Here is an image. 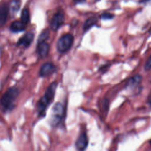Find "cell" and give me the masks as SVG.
I'll return each mask as SVG.
<instances>
[{
  "label": "cell",
  "instance_id": "obj_1",
  "mask_svg": "<svg viewBox=\"0 0 151 151\" xmlns=\"http://www.w3.org/2000/svg\"><path fill=\"white\" fill-rule=\"evenodd\" d=\"M57 87V83L56 82L51 83L47 87L44 94L38 101L37 104V111L40 118L45 116L46 110L48 106L53 101Z\"/></svg>",
  "mask_w": 151,
  "mask_h": 151
},
{
  "label": "cell",
  "instance_id": "obj_2",
  "mask_svg": "<svg viewBox=\"0 0 151 151\" xmlns=\"http://www.w3.org/2000/svg\"><path fill=\"white\" fill-rule=\"evenodd\" d=\"M18 95L19 90L15 87H11L6 91L0 100L1 106L4 111H9L14 109Z\"/></svg>",
  "mask_w": 151,
  "mask_h": 151
},
{
  "label": "cell",
  "instance_id": "obj_3",
  "mask_svg": "<svg viewBox=\"0 0 151 151\" xmlns=\"http://www.w3.org/2000/svg\"><path fill=\"white\" fill-rule=\"evenodd\" d=\"M64 109L63 105L60 103H56L51 110L50 119L51 125L54 127L58 126L64 118Z\"/></svg>",
  "mask_w": 151,
  "mask_h": 151
},
{
  "label": "cell",
  "instance_id": "obj_4",
  "mask_svg": "<svg viewBox=\"0 0 151 151\" xmlns=\"http://www.w3.org/2000/svg\"><path fill=\"white\" fill-rule=\"evenodd\" d=\"M74 42V37L72 34L67 33L62 35L57 41V49L60 53H65L71 48Z\"/></svg>",
  "mask_w": 151,
  "mask_h": 151
},
{
  "label": "cell",
  "instance_id": "obj_5",
  "mask_svg": "<svg viewBox=\"0 0 151 151\" xmlns=\"http://www.w3.org/2000/svg\"><path fill=\"white\" fill-rule=\"evenodd\" d=\"M64 22V15L62 11H58L52 17L50 22V27L53 31L58 30Z\"/></svg>",
  "mask_w": 151,
  "mask_h": 151
},
{
  "label": "cell",
  "instance_id": "obj_6",
  "mask_svg": "<svg viewBox=\"0 0 151 151\" xmlns=\"http://www.w3.org/2000/svg\"><path fill=\"white\" fill-rule=\"evenodd\" d=\"M57 68L52 63H45L40 67L39 75L41 77H45L51 76L56 71Z\"/></svg>",
  "mask_w": 151,
  "mask_h": 151
},
{
  "label": "cell",
  "instance_id": "obj_7",
  "mask_svg": "<svg viewBox=\"0 0 151 151\" xmlns=\"http://www.w3.org/2000/svg\"><path fill=\"white\" fill-rule=\"evenodd\" d=\"M34 38V34L32 32H28L20 37L18 40L17 46H22L24 48H28L32 44Z\"/></svg>",
  "mask_w": 151,
  "mask_h": 151
},
{
  "label": "cell",
  "instance_id": "obj_8",
  "mask_svg": "<svg viewBox=\"0 0 151 151\" xmlns=\"http://www.w3.org/2000/svg\"><path fill=\"white\" fill-rule=\"evenodd\" d=\"M88 140L86 133H81L76 142V147L78 151H84L88 146Z\"/></svg>",
  "mask_w": 151,
  "mask_h": 151
},
{
  "label": "cell",
  "instance_id": "obj_9",
  "mask_svg": "<svg viewBox=\"0 0 151 151\" xmlns=\"http://www.w3.org/2000/svg\"><path fill=\"white\" fill-rule=\"evenodd\" d=\"M9 14V5L2 4L0 5V27H3L7 21Z\"/></svg>",
  "mask_w": 151,
  "mask_h": 151
},
{
  "label": "cell",
  "instance_id": "obj_10",
  "mask_svg": "<svg viewBox=\"0 0 151 151\" xmlns=\"http://www.w3.org/2000/svg\"><path fill=\"white\" fill-rule=\"evenodd\" d=\"M49 51L50 45L46 41L37 43V52L40 58H43L46 57L48 55Z\"/></svg>",
  "mask_w": 151,
  "mask_h": 151
},
{
  "label": "cell",
  "instance_id": "obj_11",
  "mask_svg": "<svg viewBox=\"0 0 151 151\" xmlns=\"http://www.w3.org/2000/svg\"><path fill=\"white\" fill-rule=\"evenodd\" d=\"M25 29V24L21 22V21H13L9 27V29L11 32L18 33L24 31Z\"/></svg>",
  "mask_w": 151,
  "mask_h": 151
},
{
  "label": "cell",
  "instance_id": "obj_12",
  "mask_svg": "<svg viewBox=\"0 0 151 151\" xmlns=\"http://www.w3.org/2000/svg\"><path fill=\"white\" fill-rule=\"evenodd\" d=\"M97 22V18L96 17H91L88 18L86 20L83 24V29L84 31H87L90 28H91L93 26L96 24Z\"/></svg>",
  "mask_w": 151,
  "mask_h": 151
},
{
  "label": "cell",
  "instance_id": "obj_13",
  "mask_svg": "<svg viewBox=\"0 0 151 151\" xmlns=\"http://www.w3.org/2000/svg\"><path fill=\"white\" fill-rule=\"evenodd\" d=\"M142 80V77L139 75H135L133 77H131L127 82V87H130V88H133L135 87L136 86H137L140 82Z\"/></svg>",
  "mask_w": 151,
  "mask_h": 151
},
{
  "label": "cell",
  "instance_id": "obj_14",
  "mask_svg": "<svg viewBox=\"0 0 151 151\" xmlns=\"http://www.w3.org/2000/svg\"><path fill=\"white\" fill-rule=\"evenodd\" d=\"M20 4H21L20 1L12 0L9 5V13H12V14L17 13L20 8V5H21Z\"/></svg>",
  "mask_w": 151,
  "mask_h": 151
},
{
  "label": "cell",
  "instance_id": "obj_15",
  "mask_svg": "<svg viewBox=\"0 0 151 151\" xmlns=\"http://www.w3.org/2000/svg\"><path fill=\"white\" fill-rule=\"evenodd\" d=\"M21 21L24 24H27L30 20V13L28 8H24L21 12Z\"/></svg>",
  "mask_w": 151,
  "mask_h": 151
},
{
  "label": "cell",
  "instance_id": "obj_16",
  "mask_svg": "<svg viewBox=\"0 0 151 151\" xmlns=\"http://www.w3.org/2000/svg\"><path fill=\"white\" fill-rule=\"evenodd\" d=\"M49 37H50V30L49 29L46 28L44 29L38 36L37 43L41 42H45L48 39Z\"/></svg>",
  "mask_w": 151,
  "mask_h": 151
},
{
  "label": "cell",
  "instance_id": "obj_17",
  "mask_svg": "<svg viewBox=\"0 0 151 151\" xmlns=\"http://www.w3.org/2000/svg\"><path fill=\"white\" fill-rule=\"evenodd\" d=\"M145 70L146 71H148L151 69V55L149 56V57L146 60L145 66H144Z\"/></svg>",
  "mask_w": 151,
  "mask_h": 151
},
{
  "label": "cell",
  "instance_id": "obj_18",
  "mask_svg": "<svg viewBox=\"0 0 151 151\" xmlns=\"http://www.w3.org/2000/svg\"><path fill=\"white\" fill-rule=\"evenodd\" d=\"M113 17V15L110 13H103L100 16V18L103 19H111Z\"/></svg>",
  "mask_w": 151,
  "mask_h": 151
},
{
  "label": "cell",
  "instance_id": "obj_19",
  "mask_svg": "<svg viewBox=\"0 0 151 151\" xmlns=\"http://www.w3.org/2000/svg\"><path fill=\"white\" fill-rule=\"evenodd\" d=\"M76 3H82L85 1V0H73Z\"/></svg>",
  "mask_w": 151,
  "mask_h": 151
},
{
  "label": "cell",
  "instance_id": "obj_20",
  "mask_svg": "<svg viewBox=\"0 0 151 151\" xmlns=\"http://www.w3.org/2000/svg\"><path fill=\"white\" fill-rule=\"evenodd\" d=\"M147 103L148 104H149V106L151 107V96H150L148 98V100H147Z\"/></svg>",
  "mask_w": 151,
  "mask_h": 151
},
{
  "label": "cell",
  "instance_id": "obj_21",
  "mask_svg": "<svg viewBox=\"0 0 151 151\" xmlns=\"http://www.w3.org/2000/svg\"><path fill=\"white\" fill-rule=\"evenodd\" d=\"M149 1V0H140V2H147V1Z\"/></svg>",
  "mask_w": 151,
  "mask_h": 151
}]
</instances>
